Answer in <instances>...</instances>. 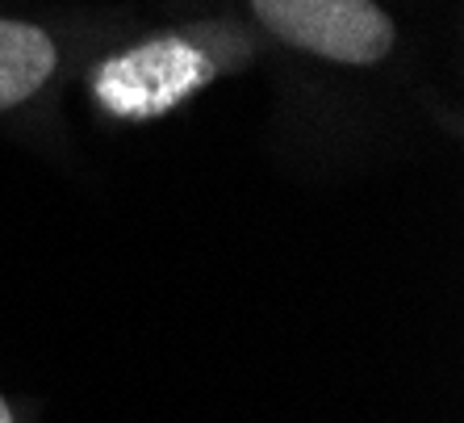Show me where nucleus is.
Wrapping results in <instances>:
<instances>
[{
    "instance_id": "1",
    "label": "nucleus",
    "mask_w": 464,
    "mask_h": 423,
    "mask_svg": "<svg viewBox=\"0 0 464 423\" xmlns=\"http://www.w3.org/2000/svg\"><path fill=\"white\" fill-rule=\"evenodd\" d=\"M276 38L331 64L372 67L393 51V22L372 0H251Z\"/></svg>"
},
{
    "instance_id": "2",
    "label": "nucleus",
    "mask_w": 464,
    "mask_h": 423,
    "mask_svg": "<svg viewBox=\"0 0 464 423\" xmlns=\"http://www.w3.org/2000/svg\"><path fill=\"white\" fill-rule=\"evenodd\" d=\"M209 59L197 46L180 38H160L142 43L126 54H113L109 64L97 67V97L105 101L118 118H160L188 93L209 80Z\"/></svg>"
},
{
    "instance_id": "3",
    "label": "nucleus",
    "mask_w": 464,
    "mask_h": 423,
    "mask_svg": "<svg viewBox=\"0 0 464 423\" xmlns=\"http://www.w3.org/2000/svg\"><path fill=\"white\" fill-rule=\"evenodd\" d=\"M54 72L51 34L30 22L0 17V109L30 101Z\"/></svg>"
},
{
    "instance_id": "4",
    "label": "nucleus",
    "mask_w": 464,
    "mask_h": 423,
    "mask_svg": "<svg viewBox=\"0 0 464 423\" xmlns=\"http://www.w3.org/2000/svg\"><path fill=\"white\" fill-rule=\"evenodd\" d=\"M0 423H13V411H9V402L0 398Z\"/></svg>"
}]
</instances>
